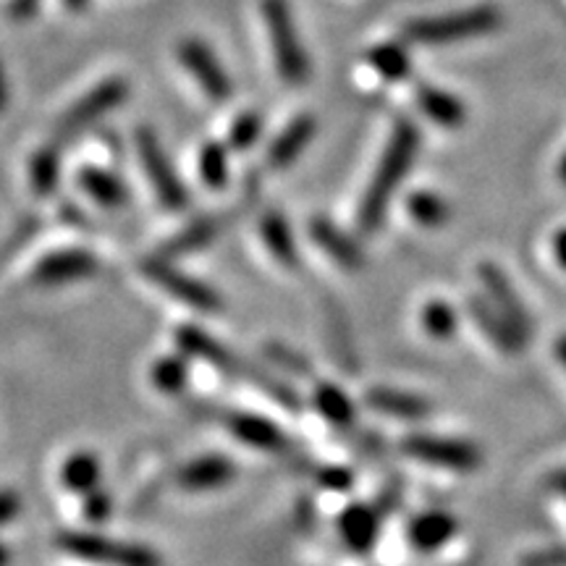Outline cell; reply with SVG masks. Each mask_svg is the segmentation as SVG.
Returning <instances> with one entry per match:
<instances>
[{"mask_svg": "<svg viewBox=\"0 0 566 566\" xmlns=\"http://www.w3.org/2000/svg\"><path fill=\"white\" fill-rule=\"evenodd\" d=\"M365 401L367 407L375 409V412L399 417V420H422V417L430 412V405L422 396L394 391V388H373Z\"/></svg>", "mask_w": 566, "mask_h": 566, "instance_id": "7402d4cb", "label": "cell"}, {"mask_svg": "<svg viewBox=\"0 0 566 566\" xmlns=\"http://www.w3.org/2000/svg\"><path fill=\"white\" fill-rule=\"evenodd\" d=\"M313 401H315L317 412H321L331 424H336V428H349V424L354 422V415H357L352 399L338 386L321 384L317 386Z\"/></svg>", "mask_w": 566, "mask_h": 566, "instance_id": "4316f807", "label": "cell"}, {"mask_svg": "<svg viewBox=\"0 0 566 566\" xmlns=\"http://www.w3.org/2000/svg\"><path fill=\"white\" fill-rule=\"evenodd\" d=\"M478 275H480V283H483L488 292V304L504 317V323L514 331V336L525 344L530 336V317H527L525 304L520 302V296H516V292L512 289V283H509L506 275L491 263L480 265Z\"/></svg>", "mask_w": 566, "mask_h": 566, "instance_id": "8fae6325", "label": "cell"}, {"mask_svg": "<svg viewBox=\"0 0 566 566\" xmlns=\"http://www.w3.org/2000/svg\"><path fill=\"white\" fill-rule=\"evenodd\" d=\"M126 97H129V82H124L122 76L103 80L63 113L55 134H59V139L80 137L84 129H90L92 124L101 122V118L108 116L111 111H116Z\"/></svg>", "mask_w": 566, "mask_h": 566, "instance_id": "52a82bcc", "label": "cell"}, {"mask_svg": "<svg viewBox=\"0 0 566 566\" xmlns=\"http://www.w3.org/2000/svg\"><path fill=\"white\" fill-rule=\"evenodd\" d=\"M338 530H342L344 543L357 554H365V551L373 548L375 537H378V516H375L373 509L367 506H352L346 509L338 520Z\"/></svg>", "mask_w": 566, "mask_h": 566, "instance_id": "603a6c76", "label": "cell"}, {"mask_svg": "<svg viewBox=\"0 0 566 566\" xmlns=\"http://www.w3.org/2000/svg\"><path fill=\"white\" fill-rule=\"evenodd\" d=\"M422 328H424V334H428L430 338H436V342H449V338L454 336L459 328L457 310L443 300L428 302L422 307Z\"/></svg>", "mask_w": 566, "mask_h": 566, "instance_id": "f1b7e54d", "label": "cell"}, {"mask_svg": "<svg viewBox=\"0 0 566 566\" xmlns=\"http://www.w3.org/2000/svg\"><path fill=\"white\" fill-rule=\"evenodd\" d=\"M63 6H66L69 11H74V13H82V11H87L90 0H63Z\"/></svg>", "mask_w": 566, "mask_h": 566, "instance_id": "b9f144b4", "label": "cell"}, {"mask_svg": "<svg viewBox=\"0 0 566 566\" xmlns=\"http://www.w3.org/2000/svg\"><path fill=\"white\" fill-rule=\"evenodd\" d=\"M321 483L331 491H346L352 485V475L346 470H338V467H331L321 475Z\"/></svg>", "mask_w": 566, "mask_h": 566, "instance_id": "74e56055", "label": "cell"}, {"mask_svg": "<svg viewBox=\"0 0 566 566\" xmlns=\"http://www.w3.org/2000/svg\"><path fill=\"white\" fill-rule=\"evenodd\" d=\"M179 61L195 76V82L200 84V90L210 101L221 103L233 95L231 76L226 74L218 55L202 40H184L179 45Z\"/></svg>", "mask_w": 566, "mask_h": 566, "instance_id": "30bf717a", "label": "cell"}, {"mask_svg": "<svg viewBox=\"0 0 566 566\" xmlns=\"http://www.w3.org/2000/svg\"><path fill=\"white\" fill-rule=\"evenodd\" d=\"M223 231V221L216 216H208V218H197L195 223H189L187 229L176 233L171 242L166 244V252L171 254H184V252H195V250H202V247H208L210 242H216L218 233Z\"/></svg>", "mask_w": 566, "mask_h": 566, "instance_id": "484cf974", "label": "cell"}, {"mask_svg": "<svg viewBox=\"0 0 566 566\" xmlns=\"http://www.w3.org/2000/svg\"><path fill=\"white\" fill-rule=\"evenodd\" d=\"M417 147H420V134H417L412 122L401 118V122L394 126L386 150L378 160V168H375L363 202H359L357 223L363 233H375L380 229V223H384L386 218L388 202H391L394 192L399 189V184L405 181L409 168H412Z\"/></svg>", "mask_w": 566, "mask_h": 566, "instance_id": "6da1fadb", "label": "cell"}, {"mask_svg": "<svg viewBox=\"0 0 566 566\" xmlns=\"http://www.w3.org/2000/svg\"><path fill=\"white\" fill-rule=\"evenodd\" d=\"M42 0H9V17L13 21H30L40 11Z\"/></svg>", "mask_w": 566, "mask_h": 566, "instance_id": "8d00e7d4", "label": "cell"}, {"mask_svg": "<svg viewBox=\"0 0 566 566\" xmlns=\"http://www.w3.org/2000/svg\"><path fill=\"white\" fill-rule=\"evenodd\" d=\"M237 478V464L223 454H202L179 467L174 483L184 493H216Z\"/></svg>", "mask_w": 566, "mask_h": 566, "instance_id": "7c38bea8", "label": "cell"}, {"mask_svg": "<svg viewBox=\"0 0 566 566\" xmlns=\"http://www.w3.org/2000/svg\"><path fill=\"white\" fill-rule=\"evenodd\" d=\"M260 134H263V116L254 111H247L242 116L233 118L229 137H226V145H229V150L244 153L260 139Z\"/></svg>", "mask_w": 566, "mask_h": 566, "instance_id": "1f68e13d", "label": "cell"}, {"mask_svg": "<svg viewBox=\"0 0 566 566\" xmlns=\"http://www.w3.org/2000/svg\"><path fill=\"white\" fill-rule=\"evenodd\" d=\"M63 554L101 566H163V558L142 543L118 541L101 533H63L59 537Z\"/></svg>", "mask_w": 566, "mask_h": 566, "instance_id": "3957f363", "label": "cell"}, {"mask_svg": "<svg viewBox=\"0 0 566 566\" xmlns=\"http://www.w3.org/2000/svg\"><path fill=\"white\" fill-rule=\"evenodd\" d=\"M137 155H139L142 174H145V179L153 184V192L158 197L163 208L171 212H179L187 208L189 202L187 189H184L179 174L174 171L168 155L163 153L160 139L155 137V132L147 129V126H139L137 129Z\"/></svg>", "mask_w": 566, "mask_h": 566, "instance_id": "8992f818", "label": "cell"}, {"mask_svg": "<svg viewBox=\"0 0 566 566\" xmlns=\"http://www.w3.org/2000/svg\"><path fill=\"white\" fill-rule=\"evenodd\" d=\"M499 11L491 6H478L470 11L446 13V17L417 19L405 27V38L422 45H443V42H457L467 38H478L499 27Z\"/></svg>", "mask_w": 566, "mask_h": 566, "instance_id": "5b68a950", "label": "cell"}, {"mask_svg": "<svg viewBox=\"0 0 566 566\" xmlns=\"http://www.w3.org/2000/svg\"><path fill=\"white\" fill-rule=\"evenodd\" d=\"M417 103H420V111L424 116L438 126H443V129H457L459 124H464V103L457 101L451 92L422 84V87L417 90Z\"/></svg>", "mask_w": 566, "mask_h": 566, "instance_id": "44dd1931", "label": "cell"}, {"mask_svg": "<svg viewBox=\"0 0 566 566\" xmlns=\"http://www.w3.org/2000/svg\"><path fill=\"white\" fill-rule=\"evenodd\" d=\"M61 181V155L55 145L40 147L30 160V184L38 197H51Z\"/></svg>", "mask_w": 566, "mask_h": 566, "instance_id": "d4e9b609", "label": "cell"}, {"mask_svg": "<svg viewBox=\"0 0 566 566\" xmlns=\"http://www.w3.org/2000/svg\"><path fill=\"white\" fill-rule=\"evenodd\" d=\"M265 354H268V359H271L273 365L283 367L286 373H294V375H310V373H313V370H310V365L300 357V354L286 349L283 344H268Z\"/></svg>", "mask_w": 566, "mask_h": 566, "instance_id": "d6a6232c", "label": "cell"}, {"mask_svg": "<svg viewBox=\"0 0 566 566\" xmlns=\"http://www.w3.org/2000/svg\"><path fill=\"white\" fill-rule=\"evenodd\" d=\"M554 252H556L558 265L566 268V231H562V233H558V237L554 239Z\"/></svg>", "mask_w": 566, "mask_h": 566, "instance_id": "ab89813d", "label": "cell"}, {"mask_svg": "<svg viewBox=\"0 0 566 566\" xmlns=\"http://www.w3.org/2000/svg\"><path fill=\"white\" fill-rule=\"evenodd\" d=\"M9 103H11L9 74H6V66H3V61H0V116H3V113L9 111Z\"/></svg>", "mask_w": 566, "mask_h": 566, "instance_id": "f35d334b", "label": "cell"}, {"mask_svg": "<svg viewBox=\"0 0 566 566\" xmlns=\"http://www.w3.org/2000/svg\"><path fill=\"white\" fill-rule=\"evenodd\" d=\"M21 514V495L13 488H0V527H9Z\"/></svg>", "mask_w": 566, "mask_h": 566, "instance_id": "e575fe53", "label": "cell"}, {"mask_svg": "<svg viewBox=\"0 0 566 566\" xmlns=\"http://www.w3.org/2000/svg\"><path fill=\"white\" fill-rule=\"evenodd\" d=\"M223 428L247 449L268 451V454H279L289 443L279 424L254 412H229L223 417Z\"/></svg>", "mask_w": 566, "mask_h": 566, "instance_id": "4fadbf2b", "label": "cell"}, {"mask_svg": "<svg viewBox=\"0 0 566 566\" xmlns=\"http://www.w3.org/2000/svg\"><path fill=\"white\" fill-rule=\"evenodd\" d=\"M84 504H82V514L87 516V522H92V525H101V522L108 520L111 514V495L101 491V488H95V491L84 493L82 495Z\"/></svg>", "mask_w": 566, "mask_h": 566, "instance_id": "836d02e7", "label": "cell"}, {"mask_svg": "<svg viewBox=\"0 0 566 566\" xmlns=\"http://www.w3.org/2000/svg\"><path fill=\"white\" fill-rule=\"evenodd\" d=\"M457 533V520L446 512H424L409 525V543L422 554L443 548Z\"/></svg>", "mask_w": 566, "mask_h": 566, "instance_id": "d6986e66", "label": "cell"}, {"mask_svg": "<svg viewBox=\"0 0 566 566\" xmlns=\"http://www.w3.org/2000/svg\"><path fill=\"white\" fill-rule=\"evenodd\" d=\"M150 384L155 391L176 396L189 386V357H184L181 352L176 354H163L150 365Z\"/></svg>", "mask_w": 566, "mask_h": 566, "instance_id": "cb8c5ba5", "label": "cell"}, {"mask_svg": "<svg viewBox=\"0 0 566 566\" xmlns=\"http://www.w3.org/2000/svg\"><path fill=\"white\" fill-rule=\"evenodd\" d=\"M9 562H11V551L3 541H0V566H9Z\"/></svg>", "mask_w": 566, "mask_h": 566, "instance_id": "ee69618b", "label": "cell"}, {"mask_svg": "<svg viewBox=\"0 0 566 566\" xmlns=\"http://www.w3.org/2000/svg\"><path fill=\"white\" fill-rule=\"evenodd\" d=\"M367 63L375 74H380L384 80H405L409 74V55L401 45H378L375 51L367 55Z\"/></svg>", "mask_w": 566, "mask_h": 566, "instance_id": "4dcf8cb0", "label": "cell"}, {"mask_svg": "<svg viewBox=\"0 0 566 566\" xmlns=\"http://www.w3.org/2000/svg\"><path fill=\"white\" fill-rule=\"evenodd\" d=\"M263 21L281 80L292 87H300L310 76V61L286 0H263Z\"/></svg>", "mask_w": 566, "mask_h": 566, "instance_id": "7a4b0ae2", "label": "cell"}, {"mask_svg": "<svg viewBox=\"0 0 566 566\" xmlns=\"http://www.w3.org/2000/svg\"><path fill=\"white\" fill-rule=\"evenodd\" d=\"M197 171L205 187L223 189L229 184V147L221 142H208L202 145L200 158H197Z\"/></svg>", "mask_w": 566, "mask_h": 566, "instance_id": "83f0119b", "label": "cell"}, {"mask_svg": "<svg viewBox=\"0 0 566 566\" xmlns=\"http://www.w3.org/2000/svg\"><path fill=\"white\" fill-rule=\"evenodd\" d=\"M97 271H101V263L95 254L80 247H69V250H55L40 258L30 271V283L42 289L69 286V283L92 279Z\"/></svg>", "mask_w": 566, "mask_h": 566, "instance_id": "9c48e42d", "label": "cell"}, {"mask_svg": "<svg viewBox=\"0 0 566 566\" xmlns=\"http://www.w3.org/2000/svg\"><path fill=\"white\" fill-rule=\"evenodd\" d=\"M76 184L84 195L90 197L92 202H97L101 208L118 210L129 202V189L124 187V181L118 176L97 166H84L80 176H76Z\"/></svg>", "mask_w": 566, "mask_h": 566, "instance_id": "e0dca14e", "label": "cell"}, {"mask_svg": "<svg viewBox=\"0 0 566 566\" xmlns=\"http://www.w3.org/2000/svg\"><path fill=\"white\" fill-rule=\"evenodd\" d=\"M556 359L562 363V367L566 370V336H562L556 342Z\"/></svg>", "mask_w": 566, "mask_h": 566, "instance_id": "7bdbcfd3", "label": "cell"}, {"mask_svg": "<svg viewBox=\"0 0 566 566\" xmlns=\"http://www.w3.org/2000/svg\"><path fill=\"white\" fill-rule=\"evenodd\" d=\"M260 237H263L265 250L281 268H300V252H296L292 226L286 223L281 212H265L263 221H260Z\"/></svg>", "mask_w": 566, "mask_h": 566, "instance_id": "ffe728a7", "label": "cell"}, {"mask_svg": "<svg viewBox=\"0 0 566 566\" xmlns=\"http://www.w3.org/2000/svg\"><path fill=\"white\" fill-rule=\"evenodd\" d=\"M407 210L412 216L415 223L424 226V229H438L449 221V205H446L443 197L433 192H417L407 200Z\"/></svg>", "mask_w": 566, "mask_h": 566, "instance_id": "f546056e", "label": "cell"}, {"mask_svg": "<svg viewBox=\"0 0 566 566\" xmlns=\"http://www.w3.org/2000/svg\"><path fill=\"white\" fill-rule=\"evenodd\" d=\"M176 349H179L184 357L189 359H200V363L216 367V370L229 373L231 367H237L233 363V354L226 349L223 344H218L216 338L205 334L202 328L197 325H181L176 328Z\"/></svg>", "mask_w": 566, "mask_h": 566, "instance_id": "5bb4252c", "label": "cell"}, {"mask_svg": "<svg viewBox=\"0 0 566 566\" xmlns=\"http://www.w3.org/2000/svg\"><path fill=\"white\" fill-rule=\"evenodd\" d=\"M313 137H315V118L313 116H296L294 122L273 139V145L268 147L265 163L271 168H275V171L292 166V163L304 153V147L310 145V139Z\"/></svg>", "mask_w": 566, "mask_h": 566, "instance_id": "2e32d148", "label": "cell"}, {"mask_svg": "<svg viewBox=\"0 0 566 566\" xmlns=\"http://www.w3.org/2000/svg\"><path fill=\"white\" fill-rule=\"evenodd\" d=\"M401 451L417 462L451 472H472L480 467V451L470 441L438 436H409L401 443Z\"/></svg>", "mask_w": 566, "mask_h": 566, "instance_id": "ba28073f", "label": "cell"}, {"mask_svg": "<svg viewBox=\"0 0 566 566\" xmlns=\"http://www.w3.org/2000/svg\"><path fill=\"white\" fill-rule=\"evenodd\" d=\"M551 488H554L556 493H562V495H566V470H562V472H556L554 478H551Z\"/></svg>", "mask_w": 566, "mask_h": 566, "instance_id": "60d3db41", "label": "cell"}, {"mask_svg": "<svg viewBox=\"0 0 566 566\" xmlns=\"http://www.w3.org/2000/svg\"><path fill=\"white\" fill-rule=\"evenodd\" d=\"M101 475H103L101 459L87 449L71 451L59 467V483L74 495L95 491L97 483H101Z\"/></svg>", "mask_w": 566, "mask_h": 566, "instance_id": "ac0fdd59", "label": "cell"}, {"mask_svg": "<svg viewBox=\"0 0 566 566\" xmlns=\"http://www.w3.org/2000/svg\"><path fill=\"white\" fill-rule=\"evenodd\" d=\"M525 566H566V548H546L525 556Z\"/></svg>", "mask_w": 566, "mask_h": 566, "instance_id": "d590c367", "label": "cell"}, {"mask_svg": "<svg viewBox=\"0 0 566 566\" xmlns=\"http://www.w3.org/2000/svg\"><path fill=\"white\" fill-rule=\"evenodd\" d=\"M310 239L321 247L323 254L328 260H334L344 271H357L363 268V252L352 242L342 229H336L334 223L325 221V218H313L310 221Z\"/></svg>", "mask_w": 566, "mask_h": 566, "instance_id": "9a60e30c", "label": "cell"}, {"mask_svg": "<svg viewBox=\"0 0 566 566\" xmlns=\"http://www.w3.org/2000/svg\"><path fill=\"white\" fill-rule=\"evenodd\" d=\"M556 174H558V179H562V184H566V153L562 155V160H558Z\"/></svg>", "mask_w": 566, "mask_h": 566, "instance_id": "f6af8a7d", "label": "cell"}, {"mask_svg": "<svg viewBox=\"0 0 566 566\" xmlns=\"http://www.w3.org/2000/svg\"><path fill=\"white\" fill-rule=\"evenodd\" d=\"M139 275L145 281H150L158 292L171 296L174 302L184 304V307L195 310V313L202 315H216L223 310L221 296H218L208 283H202L195 275L184 273L176 268L171 260L166 258H145L139 263Z\"/></svg>", "mask_w": 566, "mask_h": 566, "instance_id": "277c9868", "label": "cell"}]
</instances>
